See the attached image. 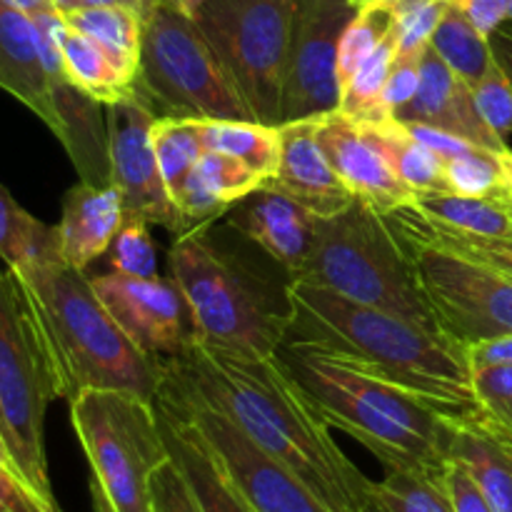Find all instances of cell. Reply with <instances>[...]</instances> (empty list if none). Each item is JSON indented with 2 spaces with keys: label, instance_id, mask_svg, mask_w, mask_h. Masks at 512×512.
Listing matches in <instances>:
<instances>
[{
  "label": "cell",
  "instance_id": "obj_15",
  "mask_svg": "<svg viewBox=\"0 0 512 512\" xmlns=\"http://www.w3.org/2000/svg\"><path fill=\"white\" fill-rule=\"evenodd\" d=\"M93 288L130 340L153 360L178 358L195 343L188 305L173 278L98 275Z\"/></svg>",
  "mask_w": 512,
  "mask_h": 512
},
{
  "label": "cell",
  "instance_id": "obj_54",
  "mask_svg": "<svg viewBox=\"0 0 512 512\" xmlns=\"http://www.w3.org/2000/svg\"><path fill=\"white\" fill-rule=\"evenodd\" d=\"M168 3H173L175 8L183 10V13L195 15V13H198L200 8H203L205 3H208V0H168Z\"/></svg>",
  "mask_w": 512,
  "mask_h": 512
},
{
  "label": "cell",
  "instance_id": "obj_10",
  "mask_svg": "<svg viewBox=\"0 0 512 512\" xmlns=\"http://www.w3.org/2000/svg\"><path fill=\"white\" fill-rule=\"evenodd\" d=\"M298 0H208L193 15L258 123L280 125Z\"/></svg>",
  "mask_w": 512,
  "mask_h": 512
},
{
  "label": "cell",
  "instance_id": "obj_23",
  "mask_svg": "<svg viewBox=\"0 0 512 512\" xmlns=\"http://www.w3.org/2000/svg\"><path fill=\"white\" fill-rule=\"evenodd\" d=\"M263 185L265 180L243 160L205 150L173 193V203L188 230H193L200 223L225 215L235 203Z\"/></svg>",
  "mask_w": 512,
  "mask_h": 512
},
{
  "label": "cell",
  "instance_id": "obj_38",
  "mask_svg": "<svg viewBox=\"0 0 512 512\" xmlns=\"http://www.w3.org/2000/svg\"><path fill=\"white\" fill-rule=\"evenodd\" d=\"M150 235V223L140 218H125L118 235L108 248V265L113 273L128 278H155L158 258Z\"/></svg>",
  "mask_w": 512,
  "mask_h": 512
},
{
  "label": "cell",
  "instance_id": "obj_31",
  "mask_svg": "<svg viewBox=\"0 0 512 512\" xmlns=\"http://www.w3.org/2000/svg\"><path fill=\"white\" fill-rule=\"evenodd\" d=\"M430 48L440 55L445 65L463 80L465 85H478L480 78L493 65V48L490 38L480 33L468 15L450 3L448 13L443 15L440 25L430 38Z\"/></svg>",
  "mask_w": 512,
  "mask_h": 512
},
{
  "label": "cell",
  "instance_id": "obj_52",
  "mask_svg": "<svg viewBox=\"0 0 512 512\" xmlns=\"http://www.w3.org/2000/svg\"><path fill=\"white\" fill-rule=\"evenodd\" d=\"M90 498H93L95 512H115L113 505H110V500L105 498V493L98 488V483H95V480H90Z\"/></svg>",
  "mask_w": 512,
  "mask_h": 512
},
{
  "label": "cell",
  "instance_id": "obj_24",
  "mask_svg": "<svg viewBox=\"0 0 512 512\" xmlns=\"http://www.w3.org/2000/svg\"><path fill=\"white\" fill-rule=\"evenodd\" d=\"M450 460L463 465L495 512H512V440L480 420L458 425Z\"/></svg>",
  "mask_w": 512,
  "mask_h": 512
},
{
  "label": "cell",
  "instance_id": "obj_11",
  "mask_svg": "<svg viewBox=\"0 0 512 512\" xmlns=\"http://www.w3.org/2000/svg\"><path fill=\"white\" fill-rule=\"evenodd\" d=\"M388 218L413 250L423 298L445 335L465 348L512 335V280L508 275L433 243L398 210Z\"/></svg>",
  "mask_w": 512,
  "mask_h": 512
},
{
  "label": "cell",
  "instance_id": "obj_34",
  "mask_svg": "<svg viewBox=\"0 0 512 512\" xmlns=\"http://www.w3.org/2000/svg\"><path fill=\"white\" fill-rule=\"evenodd\" d=\"M373 495L388 512H455L445 473L385 470V478L373 483Z\"/></svg>",
  "mask_w": 512,
  "mask_h": 512
},
{
  "label": "cell",
  "instance_id": "obj_6",
  "mask_svg": "<svg viewBox=\"0 0 512 512\" xmlns=\"http://www.w3.org/2000/svg\"><path fill=\"white\" fill-rule=\"evenodd\" d=\"M170 278L183 293L195 343L235 355L268 358L288 333V308L278 310L263 285L198 228L175 235Z\"/></svg>",
  "mask_w": 512,
  "mask_h": 512
},
{
  "label": "cell",
  "instance_id": "obj_25",
  "mask_svg": "<svg viewBox=\"0 0 512 512\" xmlns=\"http://www.w3.org/2000/svg\"><path fill=\"white\" fill-rule=\"evenodd\" d=\"M58 45L63 55L65 75L78 90H83L88 98L98 100L100 105H113L125 98H133L138 93L135 80L125 75L113 60L105 55L100 45L85 35L75 33L68 20H60L58 25Z\"/></svg>",
  "mask_w": 512,
  "mask_h": 512
},
{
  "label": "cell",
  "instance_id": "obj_8",
  "mask_svg": "<svg viewBox=\"0 0 512 512\" xmlns=\"http://www.w3.org/2000/svg\"><path fill=\"white\" fill-rule=\"evenodd\" d=\"M58 400L53 370L18 275L0 265V440L25 483L58 505L45 458V413Z\"/></svg>",
  "mask_w": 512,
  "mask_h": 512
},
{
  "label": "cell",
  "instance_id": "obj_50",
  "mask_svg": "<svg viewBox=\"0 0 512 512\" xmlns=\"http://www.w3.org/2000/svg\"><path fill=\"white\" fill-rule=\"evenodd\" d=\"M8 3L15 5L18 10H23V13L30 15V18L48 13V10H58L50 0H8Z\"/></svg>",
  "mask_w": 512,
  "mask_h": 512
},
{
  "label": "cell",
  "instance_id": "obj_32",
  "mask_svg": "<svg viewBox=\"0 0 512 512\" xmlns=\"http://www.w3.org/2000/svg\"><path fill=\"white\" fill-rule=\"evenodd\" d=\"M398 55V35L395 28L383 38V43L363 60L353 78L340 93L338 113L358 120V123H380L388 120L380 110V98H383L385 83H388L390 68Z\"/></svg>",
  "mask_w": 512,
  "mask_h": 512
},
{
  "label": "cell",
  "instance_id": "obj_27",
  "mask_svg": "<svg viewBox=\"0 0 512 512\" xmlns=\"http://www.w3.org/2000/svg\"><path fill=\"white\" fill-rule=\"evenodd\" d=\"M75 33L85 35L105 50L110 60L138 80L140 50H143V15L125 5H80L65 15Z\"/></svg>",
  "mask_w": 512,
  "mask_h": 512
},
{
  "label": "cell",
  "instance_id": "obj_58",
  "mask_svg": "<svg viewBox=\"0 0 512 512\" xmlns=\"http://www.w3.org/2000/svg\"><path fill=\"white\" fill-rule=\"evenodd\" d=\"M508 20H512V0H508Z\"/></svg>",
  "mask_w": 512,
  "mask_h": 512
},
{
  "label": "cell",
  "instance_id": "obj_57",
  "mask_svg": "<svg viewBox=\"0 0 512 512\" xmlns=\"http://www.w3.org/2000/svg\"><path fill=\"white\" fill-rule=\"evenodd\" d=\"M348 3H353L355 8H368V5H380V3H393V0H348Z\"/></svg>",
  "mask_w": 512,
  "mask_h": 512
},
{
  "label": "cell",
  "instance_id": "obj_28",
  "mask_svg": "<svg viewBox=\"0 0 512 512\" xmlns=\"http://www.w3.org/2000/svg\"><path fill=\"white\" fill-rule=\"evenodd\" d=\"M373 143L383 150L385 160L395 170L400 180L418 195L448 193L445 180V160L425 148L418 138L400 120L388 118L380 123H360Z\"/></svg>",
  "mask_w": 512,
  "mask_h": 512
},
{
  "label": "cell",
  "instance_id": "obj_30",
  "mask_svg": "<svg viewBox=\"0 0 512 512\" xmlns=\"http://www.w3.org/2000/svg\"><path fill=\"white\" fill-rule=\"evenodd\" d=\"M60 255L58 225H45L15 203L0 185V260L13 273L38 260Z\"/></svg>",
  "mask_w": 512,
  "mask_h": 512
},
{
  "label": "cell",
  "instance_id": "obj_14",
  "mask_svg": "<svg viewBox=\"0 0 512 512\" xmlns=\"http://www.w3.org/2000/svg\"><path fill=\"white\" fill-rule=\"evenodd\" d=\"M155 118L158 113L138 93L108 105L110 185L123 198L125 218H140L150 225H163L173 235H183L188 225L170 198L150 140Z\"/></svg>",
  "mask_w": 512,
  "mask_h": 512
},
{
  "label": "cell",
  "instance_id": "obj_18",
  "mask_svg": "<svg viewBox=\"0 0 512 512\" xmlns=\"http://www.w3.org/2000/svg\"><path fill=\"white\" fill-rule=\"evenodd\" d=\"M315 120L280 125V160L265 185L293 198L318 218H335L355 203V195L325 158L315 138Z\"/></svg>",
  "mask_w": 512,
  "mask_h": 512
},
{
  "label": "cell",
  "instance_id": "obj_5",
  "mask_svg": "<svg viewBox=\"0 0 512 512\" xmlns=\"http://www.w3.org/2000/svg\"><path fill=\"white\" fill-rule=\"evenodd\" d=\"M293 280L440 330L420 290L408 240L388 215L360 200L335 218L318 220L313 253Z\"/></svg>",
  "mask_w": 512,
  "mask_h": 512
},
{
  "label": "cell",
  "instance_id": "obj_3",
  "mask_svg": "<svg viewBox=\"0 0 512 512\" xmlns=\"http://www.w3.org/2000/svg\"><path fill=\"white\" fill-rule=\"evenodd\" d=\"M275 355L315 413L368 448L385 470L445 473L458 423L308 340L285 338Z\"/></svg>",
  "mask_w": 512,
  "mask_h": 512
},
{
  "label": "cell",
  "instance_id": "obj_55",
  "mask_svg": "<svg viewBox=\"0 0 512 512\" xmlns=\"http://www.w3.org/2000/svg\"><path fill=\"white\" fill-rule=\"evenodd\" d=\"M50 3H53L60 13L68 15V13H73L75 8H80V5H83V0H50Z\"/></svg>",
  "mask_w": 512,
  "mask_h": 512
},
{
  "label": "cell",
  "instance_id": "obj_36",
  "mask_svg": "<svg viewBox=\"0 0 512 512\" xmlns=\"http://www.w3.org/2000/svg\"><path fill=\"white\" fill-rule=\"evenodd\" d=\"M448 193L468 198H500L503 193V168L500 153L473 148L463 155L445 160Z\"/></svg>",
  "mask_w": 512,
  "mask_h": 512
},
{
  "label": "cell",
  "instance_id": "obj_53",
  "mask_svg": "<svg viewBox=\"0 0 512 512\" xmlns=\"http://www.w3.org/2000/svg\"><path fill=\"white\" fill-rule=\"evenodd\" d=\"M83 5H125V8L143 10L145 0H83Z\"/></svg>",
  "mask_w": 512,
  "mask_h": 512
},
{
  "label": "cell",
  "instance_id": "obj_37",
  "mask_svg": "<svg viewBox=\"0 0 512 512\" xmlns=\"http://www.w3.org/2000/svg\"><path fill=\"white\" fill-rule=\"evenodd\" d=\"M400 215L418 230L420 235H425L433 243L443 245V248L455 250L460 255H468V258L480 260V263L490 265L498 273L508 275L512 280V240H493V238H473V235H458V233H445V230L433 228L423 215L415 210V205L408 208H400Z\"/></svg>",
  "mask_w": 512,
  "mask_h": 512
},
{
  "label": "cell",
  "instance_id": "obj_22",
  "mask_svg": "<svg viewBox=\"0 0 512 512\" xmlns=\"http://www.w3.org/2000/svg\"><path fill=\"white\" fill-rule=\"evenodd\" d=\"M123 220V198L115 185L80 183L70 188L58 223L60 255L65 263L78 270L95 263L108 253Z\"/></svg>",
  "mask_w": 512,
  "mask_h": 512
},
{
  "label": "cell",
  "instance_id": "obj_43",
  "mask_svg": "<svg viewBox=\"0 0 512 512\" xmlns=\"http://www.w3.org/2000/svg\"><path fill=\"white\" fill-rule=\"evenodd\" d=\"M150 498H153V512H205L183 468L173 458L155 473Z\"/></svg>",
  "mask_w": 512,
  "mask_h": 512
},
{
  "label": "cell",
  "instance_id": "obj_26",
  "mask_svg": "<svg viewBox=\"0 0 512 512\" xmlns=\"http://www.w3.org/2000/svg\"><path fill=\"white\" fill-rule=\"evenodd\" d=\"M413 205L433 228L445 230V233L512 240V205L503 198L430 193L418 195Z\"/></svg>",
  "mask_w": 512,
  "mask_h": 512
},
{
  "label": "cell",
  "instance_id": "obj_13",
  "mask_svg": "<svg viewBox=\"0 0 512 512\" xmlns=\"http://www.w3.org/2000/svg\"><path fill=\"white\" fill-rule=\"evenodd\" d=\"M355 13L348 0H298L280 125L338 110V45Z\"/></svg>",
  "mask_w": 512,
  "mask_h": 512
},
{
  "label": "cell",
  "instance_id": "obj_29",
  "mask_svg": "<svg viewBox=\"0 0 512 512\" xmlns=\"http://www.w3.org/2000/svg\"><path fill=\"white\" fill-rule=\"evenodd\" d=\"M205 150L243 160L268 183L280 160V125L258 120H200Z\"/></svg>",
  "mask_w": 512,
  "mask_h": 512
},
{
  "label": "cell",
  "instance_id": "obj_40",
  "mask_svg": "<svg viewBox=\"0 0 512 512\" xmlns=\"http://www.w3.org/2000/svg\"><path fill=\"white\" fill-rule=\"evenodd\" d=\"M398 53H415L430 45L435 28L448 13L450 0H393Z\"/></svg>",
  "mask_w": 512,
  "mask_h": 512
},
{
  "label": "cell",
  "instance_id": "obj_49",
  "mask_svg": "<svg viewBox=\"0 0 512 512\" xmlns=\"http://www.w3.org/2000/svg\"><path fill=\"white\" fill-rule=\"evenodd\" d=\"M490 48H493L495 63L503 68V73L508 75L512 85V30L498 28L493 35H490Z\"/></svg>",
  "mask_w": 512,
  "mask_h": 512
},
{
  "label": "cell",
  "instance_id": "obj_46",
  "mask_svg": "<svg viewBox=\"0 0 512 512\" xmlns=\"http://www.w3.org/2000/svg\"><path fill=\"white\" fill-rule=\"evenodd\" d=\"M450 3L463 10L470 23L488 38L508 23V0H450Z\"/></svg>",
  "mask_w": 512,
  "mask_h": 512
},
{
  "label": "cell",
  "instance_id": "obj_39",
  "mask_svg": "<svg viewBox=\"0 0 512 512\" xmlns=\"http://www.w3.org/2000/svg\"><path fill=\"white\" fill-rule=\"evenodd\" d=\"M473 390L480 423L512 440V365L475 368Z\"/></svg>",
  "mask_w": 512,
  "mask_h": 512
},
{
  "label": "cell",
  "instance_id": "obj_33",
  "mask_svg": "<svg viewBox=\"0 0 512 512\" xmlns=\"http://www.w3.org/2000/svg\"><path fill=\"white\" fill-rule=\"evenodd\" d=\"M155 158H158L160 173L173 198L175 190L185 180L200 155L205 153L203 130L198 118H178V115H158L150 130Z\"/></svg>",
  "mask_w": 512,
  "mask_h": 512
},
{
  "label": "cell",
  "instance_id": "obj_47",
  "mask_svg": "<svg viewBox=\"0 0 512 512\" xmlns=\"http://www.w3.org/2000/svg\"><path fill=\"white\" fill-rule=\"evenodd\" d=\"M405 125H408L410 133H413L415 138L425 145V148H430L435 155H440L443 160L455 158V155H463V153H468V150L478 148V145L468 143V140L458 138V135L448 133V130L435 128V125H425V123H405Z\"/></svg>",
  "mask_w": 512,
  "mask_h": 512
},
{
  "label": "cell",
  "instance_id": "obj_51",
  "mask_svg": "<svg viewBox=\"0 0 512 512\" xmlns=\"http://www.w3.org/2000/svg\"><path fill=\"white\" fill-rule=\"evenodd\" d=\"M0 473H3V475H13V478L23 480V475H20V470H18V465H15V460L10 458V453H8V448H5V445H3V440H0ZM23 483H25V480H23Z\"/></svg>",
  "mask_w": 512,
  "mask_h": 512
},
{
  "label": "cell",
  "instance_id": "obj_41",
  "mask_svg": "<svg viewBox=\"0 0 512 512\" xmlns=\"http://www.w3.org/2000/svg\"><path fill=\"white\" fill-rule=\"evenodd\" d=\"M470 90H473L475 108L483 115L485 125L500 140H508V135L512 133V85L503 68L493 60L488 73Z\"/></svg>",
  "mask_w": 512,
  "mask_h": 512
},
{
  "label": "cell",
  "instance_id": "obj_17",
  "mask_svg": "<svg viewBox=\"0 0 512 512\" xmlns=\"http://www.w3.org/2000/svg\"><path fill=\"white\" fill-rule=\"evenodd\" d=\"M225 215L238 233L283 265L290 280L298 278L313 253L318 215L270 185L250 193Z\"/></svg>",
  "mask_w": 512,
  "mask_h": 512
},
{
  "label": "cell",
  "instance_id": "obj_16",
  "mask_svg": "<svg viewBox=\"0 0 512 512\" xmlns=\"http://www.w3.org/2000/svg\"><path fill=\"white\" fill-rule=\"evenodd\" d=\"M315 138L355 200L380 215H390L415 203L413 190L395 175L383 150L373 143L358 120L338 110L323 115L315 120Z\"/></svg>",
  "mask_w": 512,
  "mask_h": 512
},
{
  "label": "cell",
  "instance_id": "obj_20",
  "mask_svg": "<svg viewBox=\"0 0 512 512\" xmlns=\"http://www.w3.org/2000/svg\"><path fill=\"white\" fill-rule=\"evenodd\" d=\"M0 88L28 105L45 125L60 135V115L55 108L53 80L45 68L35 20L0 0Z\"/></svg>",
  "mask_w": 512,
  "mask_h": 512
},
{
  "label": "cell",
  "instance_id": "obj_9",
  "mask_svg": "<svg viewBox=\"0 0 512 512\" xmlns=\"http://www.w3.org/2000/svg\"><path fill=\"white\" fill-rule=\"evenodd\" d=\"M70 423L115 512H153L150 485L170 455L153 400L123 390H85L70 400Z\"/></svg>",
  "mask_w": 512,
  "mask_h": 512
},
{
  "label": "cell",
  "instance_id": "obj_7",
  "mask_svg": "<svg viewBox=\"0 0 512 512\" xmlns=\"http://www.w3.org/2000/svg\"><path fill=\"white\" fill-rule=\"evenodd\" d=\"M135 88L158 115L255 120L193 15L168 0H145Z\"/></svg>",
  "mask_w": 512,
  "mask_h": 512
},
{
  "label": "cell",
  "instance_id": "obj_1",
  "mask_svg": "<svg viewBox=\"0 0 512 512\" xmlns=\"http://www.w3.org/2000/svg\"><path fill=\"white\" fill-rule=\"evenodd\" d=\"M163 368L223 410L328 508L358 512L373 493V480L338 448L330 425L315 413L278 355L253 358L193 343L188 353L163 360Z\"/></svg>",
  "mask_w": 512,
  "mask_h": 512
},
{
  "label": "cell",
  "instance_id": "obj_12",
  "mask_svg": "<svg viewBox=\"0 0 512 512\" xmlns=\"http://www.w3.org/2000/svg\"><path fill=\"white\" fill-rule=\"evenodd\" d=\"M155 398L183 410L198 425L223 468L228 470L230 480L238 485L255 512H335L298 475L260 450L223 410L200 398L193 388L180 383L165 368Z\"/></svg>",
  "mask_w": 512,
  "mask_h": 512
},
{
  "label": "cell",
  "instance_id": "obj_45",
  "mask_svg": "<svg viewBox=\"0 0 512 512\" xmlns=\"http://www.w3.org/2000/svg\"><path fill=\"white\" fill-rule=\"evenodd\" d=\"M0 512H63L60 505L40 498L28 483L0 473Z\"/></svg>",
  "mask_w": 512,
  "mask_h": 512
},
{
  "label": "cell",
  "instance_id": "obj_2",
  "mask_svg": "<svg viewBox=\"0 0 512 512\" xmlns=\"http://www.w3.org/2000/svg\"><path fill=\"white\" fill-rule=\"evenodd\" d=\"M288 333L415 395L453 423L480 418L468 348L440 330L365 308L303 280L285 285Z\"/></svg>",
  "mask_w": 512,
  "mask_h": 512
},
{
  "label": "cell",
  "instance_id": "obj_48",
  "mask_svg": "<svg viewBox=\"0 0 512 512\" xmlns=\"http://www.w3.org/2000/svg\"><path fill=\"white\" fill-rule=\"evenodd\" d=\"M470 365L475 368H488V365H512V335L503 338L483 340L478 345L468 348Z\"/></svg>",
  "mask_w": 512,
  "mask_h": 512
},
{
  "label": "cell",
  "instance_id": "obj_35",
  "mask_svg": "<svg viewBox=\"0 0 512 512\" xmlns=\"http://www.w3.org/2000/svg\"><path fill=\"white\" fill-rule=\"evenodd\" d=\"M393 28L395 20L390 3L368 5V8H360L358 13H355V18L348 23V28H345L338 45L340 93H343L348 80L355 75V70L363 65V60L383 43V38Z\"/></svg>",
  "mask_w": 512,
  "mask_h": 512
},
{
  "label": "cell",
  "instance_id": "obj_44",
  "mask_svg": "<svg viewBox=\"0 0 512 512\" xmlns=\"http://www.w3.org/2000/svg\"><path fill=\"white\" fill-rule=\"evenodd\" d=\"M445 485H448L455 512H495L490 508L488 500H485V495L480 493L478 483L455 460H450L448 468H445Z\"/></svg>",
  "mask_w": 512,
  "mask_h": 512
},
{
  "label": "cell",
  "instance_id": "obj_42",
  "mask_svg": "<svg viewBox=\"0 0 512 512\" xmlns=\"http://www.w3.org/2000/svg\"><path fill=\"white\" fill-rule=\"evenodd\" d=\"M423 53L425 48L395 55L383 98H380V110L385 118H395V113L413 103V98L418 95L420 80H423Z\"/></svg>",
  "mask_w": 512,
  "mask_h": 512
},
{
  "label": "cell",
  "instance_id": "obj_19",
  "mask_svg": "<svg viewBox=\"0 0 512 512\" xmlns=\"http://www.w3.org/2000/svg\"><path fill=\"white\" fill-rule=\"evenodd\" d=\"M395 120L435 125L493 153L508 150V143L485 125L483 115L475 108L470 85H465L430 45L423 53V80H420L418 95L413 103L395 113Z\"/></svg>",
  "mask_w": 512,
  "mask_h": 512
},
{
  "label": "cell",
  "instance_id": "obj_4",
  "mask_svg": "<svg viewBox=\"0 0 512 512\" xmlns=\"http://www.w3.org/2000/svg\"><path fill=\"white\" fill-rule=\"evenodd\" d=\"M15 275L28 295L58 398L70 403L85 390H123L155 403L163 363L125 335L85 270L53 255Z\"/></svg>",
  "mask_w": 512,
  "mask_h": 512
},
{
  "label": "cell",
  "instance_id": "obj_21",
  "mask_svg": "<svg viewBox=\"0 0 512 512\" xmlns=\"http://www.w3.org/2000/svg\"><path fill=\"white\" fill-rule=\"evenodd\" d=\"M155 408H158L170 455L183 468L205 512H255L238 485L230 480L228 470L223 468L198 425L183 410L160 398H155Z\"/></svg>",
  "mask_w": 512,
  "mask_h": 512
},
{
  "label": "cell",
  "instance_id": "obj_56",
  "mask_svg": "<svg viewBox=\"0 0 512 512\" xmlns=\"http://www.w3.org/2000/svg\"><path fill=\"white\" fill-rule=\"evenodd\" d=\"M358 512H388V510H385L383 505L378 503V498H375V495L370 493V495H368V500H365V503L360 505V510H358Z\"/></svg>",
  "mask_w": 512,
  "mask_h": 512
}]
</instances>
